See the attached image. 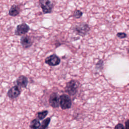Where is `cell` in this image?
Wrapping results in <instances>:
<instances>
[{
  "instance_id": "30bf717a",
  "label": "cell",
  "mask_w": 129,
  "mask_h": 129,
  "mask_svg": "<svg viewBox=\"0 0 129 129\" xmlns=\"http://www.w3.org/2000/svg\"><path fill=\"white\" fill-rule=\"evenodd\" d=\"M28 83V80L26 77L23 75L20 76L16 80L17 86L22 88H26Z\"/></svg>"
},
{
  "instance_id": "d6986e66",
  "label": "cell",
  "mask_w": 129,
  "mask_h": 129,
  "mask_svg": "<svg viewBox=\"0 0 129 129\" xmlns=\"http://www.w3.org/2000/svg\"><path fill=\"white\" fill-rule=\"evenodd\" d=\"M128 119H127L125 122V129H128V126H129V121Z\"/></svg>"
},
{
  "instance_id": "4fadbf2b",
  "label": "cell",
  "mask_w": 129,
  "mask_h": 129,
  "mask_svg": "<svg viewBox=\"0 0 129 129\" xmlns=\"http://www.w3.org/2000/svg\"><path fill=\"white\" fill-rule=\"evenodd\" d=\"M50 122V117H48V118L45 119L44 120H43L41 124H40L39 129H48V125H49Z\"/></svg>"
},
{
  "instance_id": "ba28073f",
  "label": "cell",
  "mask_w": 129,
  "mask_h": 129,
  "mask_svg": "<svg viewBox=\"0 0 129 129\" xmlns=\"http://www.w3.org/2000/svg\"><path fill=\"white\" fill-rule=\"evenodd\" d=\"M49 103L53 108H57L59 105V99L56 93L53 92L51 94L49 98Z\"/></svg>"
},
{
  "instance_id": "5b68a950",
  "label": "cell",
  "mask_w": 129,
  "mask_h": 129,
  "mask_svg": "<svg viewBox=\"0 0 129 129\" xmlns=\"http://www.w3.org/2000/svg\"><path fill=\"white\" fill-rule=\"evenodd\" d=\"M30 30L29 26L25 23L18 25L15 31V34L17 36L25 35Z\"/></svg>"
},
{
  "instance_id": "8fae6325",
  "label": "cell",
  "mask_w": 129,
  "mask_h": 129,
  "mask_svg": "<svg viewBox=\"0 0 129 129\" xmlns=\"http://www.w3.org/2000/svg\"><path fill=\"white\" fill-rule=\"evenodd\" d=\"M20 8L18 5H13L9 10V15L12 17H16L20 14Z\"/></svg>"
},
{
  "instance_id": "5bb4252c",
  "label": "cell",
  "mask_w": 129,
  "mask_h": 129,
  "mask_svg": "<svg viewBox=\"0 0 129 129\" xmlns=\"http://www.w3.org/2000/svg\"><path fill=\"white\" fill-rule=\"evenodd\" d=\"M48 113V111L47 110H43L42 111H41V112H38L37 113V116H38V118H39V120L43 119L46 116Z\"/></svg>"
},
{
  "instance_id": "9c48e42d",
  "label": "cell",
  "mask_w": 129,
  "mask_h": 129,
  "mask_svg": "<svg viewBox=\"0 0 129 129\" xmlns=\"http://www.w3.org/2000/svg\"><path fill=\"white\" fill-rule=\"evenodd\" d=\"M21 93V91L17 85L11 88L8 91V96L11 99H15L17 98Z\"/></svg>"
},
{
  "instance_id": "e0dca14e",
  "label": "cell",
  "mask_w": 129,
  "mask_h": 129,
  "mask_svg": "<svg viewBox=\"0 0 129 129\" xmlns=\"http://www.w3.org/2000/svg\"><path fill=\"white\" fill-rule=\"evenodd\" d=\"M116 36L120 39H123L126 37L127 35L124 32H118L116 34Z\"/></svg>"
},
{
  "instance_id": "8992f818",
  "label": "cell",
  "mask_w": 129,
  "mask_h": 129,
  "mask_svg": "<svg viewBox=\"0 0 129 129\" xmlns=\"http://www.w3.org/2000/svg\"><path fill=\"white\" fill-rule=\"evenodd\" d=\"M45 63L49 66L54 67L58 66L60 62V59L56 54H51L45 59Z\"/></svg>"
},
{
  "instance_id": "9a60e30c",
  "label": "cell",
  "mask_w": 129,
  "mask_h": 129,
  "mask_svg": "<svg viewBox=\"0 0 129 129\" xmlns=\"http://www.w3.org/2000/svg\"><path fill=\"white\" fill-rule=\"evenodd\" d=\"M83 16V12L79 10H75L73 13V17L76 19H79Z\"/></svg>"
},
{
  "instance_id": "3957f363",
  "label": "cell",
  "mask_w": 129,
  "mask_h": 129,
  "mask_svg": "<svg viewBox=\"0 0 129 129\" xmlns=\"http://www.w3.org/2000/svg\"><path fill=\"white\" fill-rule=\"evenodd\" d=\"M39 3L43 14H50L52 12L54 5L50 0H39Z\"/></svg>"
},
{
  "instance_id": "7c38bea8",
  "label": "cell",
  "mask_w": 129,
  "mask_h": 129,
  "mask_svg": "<svg viewBox=\"0 0 129 129\" xmlns=\"http://www.w3.org/2000/svg\"><path fill=\"white\" fill-rule=\"evenodd\" d=\"M40 125V122L39 121V120L37 118H35L31 121V123L30 124V127L31 129H37L39 127Z\"/></svg>"
},
{
  "instance_id": "7a4b0ae2",
  "label": "cell",
  "mask_w": 129,
  "mask_h": 129,
  "mask_svg": "<svg viewBox=\"0 0 129 129\" xmlns=\"http://www.w3.org/2000/svg\"><path fill=\"white\" fill-rule=\"evenodd\" d=\"M80 83L75 80H71L66 84L65 90L70 96L75 95L78 90Z\"/></svg>"
},
{
  "instance_id": "6da1fadb",
  "label": "cell",
  "mask_w": 129,
  "mask_h": 129,
  "mask_svg": "<svg viewBox=\"0 0 129 129\" xmlns=\"http://www.w3.org/2000/svg\"><path fill=\"white\" fill-rule=\"evenodd\" d=\"M73 30L76 34L84 37L90 31V27L86 22H81L74 25Z\"/></svg>"
},
{
  "instance_id": "ac0fdd59",
  "label": "cell",
  "mask_w": 129,
  "mask_h": 129,
  "mask_svg": "<svg viewBox=\"0 0 129 129\" xmlns=\"http://www.w3.org/2000/svg\"><path fill=\"white\" fill-rule=\"evenodd\" d=\"M114 129H125V128L122 124L118 123L115 126Z\"/></svg>"
},
{
  "instance_id": "277c9868",
  "label": "cell",
  "mask_w": 129,
  "mask_h": 129,
  "mask_svg": "<svg viewBox=\"0 0 129 129\" xmlns=\"http://www.w3.org/2000/svg\"><path fill=\"white\" fill-rule=\"evenodd\" d=\"M59 105L62 109H67L71 108L72 100L70 97L67 94H62L59 96Z\"/></svg>"
},
{
  "instance_id": "52a82bcc",
  "label": "cell",
  "mask_w": 129,
  "mask_h": 129,
  "mask_svg": "<svg viewBox=\"0 0 129 129\" xmlns=\"http://www.w3.org/2000/svg\"><path fill=\"white\" fill-rule=\"evenodd\" d=\"M33 42L31 37L27 35H24L20 38V43L24 48H29L32 45Z\"/></svg>"
},
{
  "instance_id": "2e32d148",
  "label": "cell",
  "mask_w": 129,
  "mask_h": 129,
  "mask_svg": "<svg viewBox=\"0 0 129 129\" xmlns=\"http://www.w3.org/2000/svg\"><path fill=\"white\" fill-rule=\"evenodd\" d=\"M103 61L102 59H100L96 64L95 66V68L97 70H101L102 68H103Z\"/></svg>"
}]
</instances>
